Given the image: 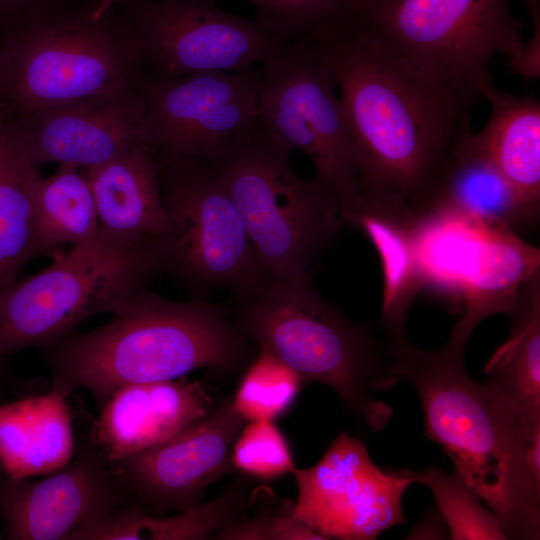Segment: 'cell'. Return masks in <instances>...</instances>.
Wrapping results in <instances>:
<instances>
[{
  "mask_svg": "<svg viewBox=\"0 0 540 540\" xmlns=\"http://www.w3.org/2000/svg\"><path fill=\"white\" fill-rule=\"evenodd\" d=\"M312 39L339 90L361 190L387 191L426 213L476 99L424 76L357 21Z\"/></svg>",
  "mask_w": 540,
  "mask_h": 540,
  "instance_id": "6da1fadb",
  "label": "cell"
},
{
  "mask_svg": "<svg viewBox=\"0 0 540 540\" xmlns=\"http://www.w3.org/2000/svg\"><path fill=\"white\" fill-rule=\"evenodd\" d=\"M469 340L453 328L441 349L428 351L408 337L387 338L391 372L414 386L426 438L448 454L508 539H539L540 413L493 382L471 378L464 358Z\"/></svg>",
  "mask_w": 540,
  "mask_h": 540,
  "instance_id": "7a4b0ae2",
  "label": "cell"
},
{
  "mask_svg": "<svg viewBox=\"0 0 540 540\" xmlns=\"http://www.w3.org/2000/svg\"><path fill=\"white\" fill-rule=\"evenodd\" d=\"M248 338L205 298L175 301L136 293L111 320L47 348L52 390L86 389L100 408L118 389L174 380L201 368L230 373L249 355Z\"/></svg>",
  "mask_w": 540,
  "mask_h": 540,
  "instance_id": "3957f363",
  "label": "cell"
},
{
  "mask_svg": "<svg viewBox=\"0 0 540 540\" xmlns=\"http://www.w3.org/2000/svg\"><path fill=\"white\" fill-rule=\"evenodd\" d=\"M64 1L0 27V113L19 119L57 104L136 86L142 60L114 5Z\"/></svg>",
  "mask_w": 540,
  "mask_h": 540,
  "instance_id": "277c9868",
  "label": "cell"
},
{
  "mask_svg": "<svg viewBox=\"0 0 540 540\" xmlns=\"http://www.w3.org/2000/svg\"><path fill=\"white\" fill-rule=\"evenodd\" d=\"M238 304L234 321L259 349L273 354L304 382L331 387L371 431L389 423L392 408L372 396L398 383L390 369L387 339L329 303L311 275L272 278Z\"/></svg>",
  "mask_w": 540,
  "mask_h": 540,
  "instance_id": "5b68a950",
  "label": "cell"
},
{
  "mask_svg": "<svg viewBox=\"0 0 540 540\" xmlns=\"http://www.w3.org/2000/svg\"><path fill=\"white\" fill-rule=\"evenodd\" d=\"M292 150L257 116L207 159L272 278L312 276L343 226L318 182L296 174Z\"/></svg>",
  "mask_w": 540,
  "mask_h": 540,
  "instance_id": "8992f818",
  "label": "cell"
},
{
  "mask_svg": "<svg viewBox=\"0 0 540 540\" xmlns=\"http://www.w3.org/2000/svg\"><path fill=\"white\" fill-rule=\"evenodd\" d=\"M156 274L152 240L121 244L97 237L73 245L0 290V358L49 348L88 318L116 313Z\"/></svg>",
  "mask_w": 540,
  "mask_h": 540,
  "instance_id": "52a82bcc",
  "label": "cell"
},
{
  "mask_svg": "<svg viewBox=\"0 0 540 540\" xmlns=\"http://www.w3.org/2000/svg\"><path fill=\"white\" fill-rule=\"evenodd\" d=\"M167 227L152 239L159 273L205 298L229 291L238 303L272 277L262 265L233 200L209 162L159 159Z\"/></svg>",
  "mask_w": 540,
  "mask_h": 540,
  "instance_id": "ba28073f",
  "label": "cell"
},
{
  "mask_svg": "<svg viewBox=\"0 0 540 540\" xmlns=\"http://www.w3.org/2000/svg\"><path fill=\"white\" fill-rule=\"evenodd\" d=\"M357 24L429 79L476 100L496 54L522 47L508 0H363Z\"/></svg>",
  "mask_w": 540,
  "mask_h": 540,
  "instance_id": "9c48e42d",
  "label": "cell"
},
{
  "mask_svg": "<svg viewBox=\"0 0 540 540\" xmlns=\"http://www.w3.org/2000/svg\"><path fill=\"white\" fill-rule=\"evenodd\" d=\"M260 120L303 151L340 219L361 195V163L333 72L312 38L290 40L263 64Z\"/></svg>",
  "mask_w": 540,
  "mask_h": 540,
  "instance_id": "30bf717a",
  "label": "cell"
},
{
  "mask_svg": "<svg viewBox=\"0 0 540 540\" xmlns=\"http://www.w3.org/2000/svg\"><path fill=\"white\" fill-rule=\"evenodd\" d=\"M424 289L463 308L457 324L473 334L509 313L520 287L540 272V250L511 229L447 212L424 213L418 239Z\"/></svg>",
  "mask_w": 540,
  "mask_h": 540,
  "instance_id": "8fae6325",
  "label": "cell"
},
{
  "mask_svg": "<svg viewBox=\"0 0 540 540\" xmlns=\"http://www.w3.org/2000/svg\"><path fill=\"white\" fill-rule=\"evenodd\" d=\"M121 12L142 69L158 77L246 70L265 64L290 41L213 0H130Z\"/></svg>",
  "mask_w": 540,
  "mask_h": 540,
  "instance_id": "7c38bea8",
  "label": "cell"
},
{
  "mask_svg": "<svg viewBox=\"0 0 540 540\" xmlns=\"http://www.w3.org/2000/svg\"><path fill=\"white\" fill-rule=\"evenodd\" d=\"M262 72H198L158 77L141 71L144 140L159 159L207 160L258 116Z\"/></svg>",
  "mask_w": 540,
  "mask_h": 540,
  "instance_id": "4fadbf2b",
  "label": "cell"
},
{
  "mask_svg": "<svg viewBox=\"0 0 540 540\" xmlns=\"http://www.w3.org/2000/svg\"><path fill=\"white\" fill-rule=\"evenodd\" d=\"M298 487L292 516L322 540H373L405 523L402 500L420 471H386L365 444L341 432L314 466L292 473Z\"/></svg>",
  "mask_w": 540,
  "mask_h": 540,
  "instance_id": "5bb4252c",
  "label": "cell"
},
{
  "mask_svg": "<svg viewBox=\"0 0 540 540\" xmlns=\"http://www.w3.org/2000/svg\"><path fill=\"white\" fill-rule=\"evenodd\" d=\"M244 423L232 400H222L161 445L109 462L125 499L159 515L196 506L209 485L235 470L232 446Z\"/></svg>",
  "mask_w": 540,
  "mask_h": 540,
  "instance_id": "9a60e30c",
  "label": "cell"
},
{
  "mask_svg": "<svg viewBox=\"0 0 540 540\" xmlns=\"http://www.w3.org/2000/svg\"><path fill=\"white\" fill-rule=\"evenodd\" d=\"M41 480L0 476V518L8 540H68L79 528L123 506L112 468L92 440Z\"/></svg>",
  "mask_w": 540,
  "mask_h": 540,
  "instance_id": "2e32d148",
  "label": "cell"
},
{
  "mask_svg": "<svg viewBox=\"0 0 540 540\" xmlns=\"http://www.w3.org/2000/svg\"><path fill=\"white\" fill-rule=\"evenodd\" d=\"M5 122L19 150L38 169L58 163L85 170L145 141V107L137 85Z\"/></svg>",
  "mask_w": 540,
  "mask_h": 540,
  "instance_id": "e0dca14e",
  "label": "cell"
},
{
  "mask_svg": "<svg viewBox=\"0 0 540 540\" xmlns=\"http://www.w3.org/2000/svg\"><path fill=\"white\" fill-rule=\"evenodd\" d=\"M214 407L206 387L186 376L131 384L100 407L89 437L108 462H116L161 445Z\"/></svg>",
  "mask_w": 540,
  "mask_h": 540,
  "instance_id": "ac0fdd59",
  "label": "cell"
},
{
  "mask_svg": "<svg viewBox=\"0 0 540 540\" xmlns=\"http://www.w3.org/2000/svg\"><path fill=\"white\" fill-rule=\"evenodd\" d=\"M422 215L394 194L364 189L341 219L361 231L379 256L383 279L379 320L387 338L408 337L411 306L424 290L418 250Z\"/></svg>",
  "mask_w": 540,
  "mask_h": 540,
  "instance_id": "d6986e66",
  "label": "cell"
},
{
  "mask_svg": "<svg viewBox=\"0 0 540 540\" xmlns=\"http://www.w3.org/2000/svg\"><path fill=\"white\" fill-rule=\"evenodd\" d=\"M84 171L94 197L98 237L131 244L165 231L158 157L145 141Z\"/></svg>",
  "mask_w": 540,
  "mask_h": 540,
  "instance_id": "ffe728a7",
  "label": "cell"
},
{
  "mask_svg": "<svg viewBox=\"0 0 540 540\" xmlns=\"http://www.w3.org/2000/svg\"><path fill=\"white\" fill-rule=\"evenodd\" d=\"M447 212L514 232L530 229L540 209L525 203L477 143L465 118L427 212ZM426 212V213H427Z\"/></svg>",
  "mask_w": 540,
  "mask_h": 540,
  "instance_id": "44dd1931",
  "label": "cell"
},
{
  "mask_svg": "<svg viewBox=\"0 0 540 540\" xmlns=\"http://www.w3.org/2000/svg\"><path fill=\"white\" fill-rule=\"evenodd\" d=\"M75 448L67 396L51 390L0 407V466L5 475H47L66 465Z\"/></svg>",
  "mask_w": 540,
  "mask_h": 540,
  "instance_id": "7402d4cb",
  "label": "cell"
},
{
  "mask_svg": "<svg viewBox=\"0 0 540 540\" xmlns=\"http://www.w3.org/2000/svg\"><path fill=\"white\" fill-rule=\"evenodd\" d=\"M485 99L491 113L475 139L518 196L540 209V103L494 86Z\"/></svg>",
  "mask_w": 540,
  "mask_h": 540,
  "instance_id": "603a6c76",
  "label": "cell"
},
{
  "mask_svg": "<svg viewBox=\"0 0 540 540\" xmlns=\"http://www.w3.org/2000/svg\"><path fill=\"white\" fill-rule=\"evenodd\" d=\"M248 485L237 479L219 497L172 516L120 506L106 517L83 526L68 540H202L244 515Z\"/></svg>",
  "mask_w": 540,
  "mask_h": 540,
  "instance_id": "cb8c5ba5",
  "label": "cell"
},
{
  "mask_svg": "<svg viewBox=\"0 0 540 540\" xmlns=\"http://www.w3.org/2000/svg\"><path fill=\"white\" fill-rule=\"evenodd\" d=\"M40 175V169L17 147L0 113V290L43 254L35 214V185Z\"/></svg>",
  "mask_w": 540,
  "mask_h": 540,
  "instance_id": "d4e9b609",
  "label": "cell"
},
{
  "mask_svg": "<svg viewBox=\"0 0 540 540\" xmlns=\"http://www.w3.org/2000/svg\"><path fill=\"white\" fill-rule=\"evenodd\" d=\"M511 329L485 366L490 380L527 410L540 413V272L517 292Z\"/></svg>",
  "mask_w": 540,
  "mask_h": 540,
  "instance_id": "484cf974",
  "label": "cell"
},
{
  "mask_svg": "<svg viewBox=\"0 0 540 540\" xmlns=\"http://www.w3.org/2000/svg\"><path fill=\"white\" fill-rule=\"evenodd\" d=\"M37 234L43 254L59 245H78L98 237V219L93 193L85 171L60 164L35 185Z\"/></svg>",
  "mask_w": 540,
  "mask_h": 540,
  "instance_id": "4316f807",
  "label": "cell"
},
{
  "mask_svg": "<svg viewBox=\"0 0 540 540\" xmlns=\"http://www.w3.org/2000/svg\"><path fill=\"white\" fill-rule=\"evenodd\" d=\"M256 21L287 40L315 38L357 21L363 0H246Z\"/></svg>",
  "mask_w": 540,
  "mask_h": 540,
  "instance_id": "83f0119b",
  "label": "cell"
},
{
  "mask_svg": "<svg viewBox=\"0 0 540 540\" xmlns=\"http://www.w3.org/2000/svg\"><path fill=\"white\" fill-rule=\"evenodd\" d=\"M303 383L293 369L268 351L259 349L232 402L245 422H274L293 405Z\"/></svg>",
  "mask_w": 540,
  "mask_h": 540,
  "instance_id": "f1b7e54d",
  "label": "cell"
},
{
  "mask_svg": "<svg viewBox=\"0 0 540 540\" xmlns=\"http://www.w3.org/2000/svg\"><path fill=\"white\" fill-rule=\"evenodd\" d=\"M419 483L428 486L434 494L450 539H508L497 516L481 504L479 496L456 470L447 473L429 467L420 471Z\"/></svg>",
  "mask_w": 540,
  "mask_h": 540,
  "instance_id": "f546056e",
  "label": "cell"
},
{
  "mask_svg": "<svg viewBox=\"0 0 540 540\" xmlns=\"http://www.w3.org/2000/svg\"><path fill=\"white\" fill-rule=\"evenodd\" d=\"M234 469L260 481H274L296 469L290 446L271 421L243 426L232 446Z\"/></svg>",
  "mask_w": 540,
  "mask_h": 540,
  "instance_id": "4dcf8cb0",
  "label": "cell"
},
{
  "mask_svg": "<svg viewBox=\"0 0 540 540\" xmlns=\"http://www.w3.org/2000/svg\"><path fill=\"white\" fill-rule=\"evenodd\" d=\"M294 502L279 501L277 509L262 508L247 518L245 514L227 524L215 534V539H278V540H322L306 525L292 516Z\"/></svg>",
  "mask_w": 540,
  "mask_h": 540,
  "instance_id": "1f68e13d",
  "label": "cell"
},
{
  "mask_svg": "<svg viewBox=\"0 0 540 540\" xmlns=\"http://www.w3.org/2000/svg\"><path fill=\"white\" fill-rule=\"evenodd\" d=\"M506 65L511 73L525 79L540 77V23L533 24V34L521 49L508 58Z\"/></svg>",
  "mask_w": 540,
  "mask_h": 540,
  "instance_id": "d6a6232c",
  "label": "cell"
},
{
  "mask_svg": "<svg viewBox=\"0 0 540 540\" xmlns=\"http://www.w3.org/2000/svg\"><path fill=\"white\" fill-rule=\"evenodd\" d=\"M64 0H0V27Z\"/></svg>",
  "mask_w": 540,
  "mask_h": 540,
  "instance_id": "836d02e7",
  "label": "cell"
},
{
  "mask_svg": "<svg viewBox=\"0 0 540 540\" xmlns=\"http://www.w3.org/2000/svg\"><path fill=\"white\" fill-rule=\"evenodd\" d=\"M533 24L540 23V0H522Z\"/></svg>",
  "mask_w": 540,
  "mask_h": 540,
  "instance_id": "e575fe53",
  "label": "cell"
},
{
  "mask_svg": "<svg viewBox=\"0 0 540 540\" xmlns=\"http://www.w3.org/2000/svg\"><path fill=\"white\" fill-rule=\"evenodd\" d=\"M123 1V0H98V3L96 5V12L98 14L106 12L108 9H110L113 5L116 3Z\"/></svg>",
  "mask_w": 540,
  "mask_h": 540,
  "instance_id": "d590c367",
  "label": "cell"
},
{
  "mask_svg": "<svg viewBox=\"0 0 540 540\" xmlns=\"http://www.w3.org/2000/svg\"><path fill=\"white\" fill-rule=\"evenodd\" d=\"M1 471H3V470H2V468L0 466V476L3 475V472H1ZM2 538H3V534H2L1 528H0V539H2Z\"/></svg>",
  "mask_w": 540,
  "mask_h": 540,
  "instance_id": "8d00e7d4",
  "label": "cell"
},
{
  "mask_svg": "<svg viewBox=\"0 0 540 540\" xmlns=\"http://www.w3.org/2000/svg\"><path fill=\"white\" fill-rule=\"evenodd\" d=\"M3 359V358H0V360Z\"/></svg>",
  "mask_w": 540,
  "mask_h": 540,
  "instance_id": "74e56055",
  "label": "cell"
}]
</instances>
